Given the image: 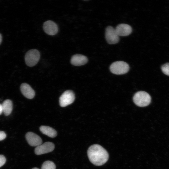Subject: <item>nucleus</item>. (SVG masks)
<instances>
[{
	"label": "nucleus",
	"instance_id": "obj_1",
	"mask_svg": "<svg viewBox=\"0 0 169 169\" xmlns=\"http://www.w3.org/2000/svg\"><path fill=\"white\" fill-rule=\"evenodd\" d=\"M90 161L96 166H101L105 163L109 158L107 151L102 146L98 144L90 146L87 151Z\"/></svg>",
	"mask_w": 169,
	"mask_h": 169
},
{
	"label": "nucleus",
	"instance_id": "obj_2",
	"mask_svg": "<svg viewBox=\"0 0 169 169\" xmlns=\"http://www.w3.org/2000/svg\"><path fill=\"white\" fill-rule=\"evenodd\" d=\"M151 99L150 95L144 91L136 92L133 97L134 103L139 107H145L148 105L151 102Z\"/></svg>",
	"mask_w": 169,
	"mask_h": 169
},
{
	"label": "nucleus",
	"instance_id": "obj_3",
	"mask_svg": "<svg viewBox=\"0 0 169 169\" xmlns=\"http://www.w3.org/2000/svg\"><path fill=\"white\" fill-rule=\"evenodd\" d=\"M110 71L113 74L120 75L127 73L129 69V65L123 61H117L114 62L110 65Z\"/></svg>",
	"mask_w": 169,
	"mask_h": 169
},
{
	"label": "nucleus",
	"instance_id": "obj_4",
	"mask_svg": "<svg viewBox=\"0 0 169 169\" xmlns=\"http://www.w3.org/2000/svg\"><path fill=\"white\" fill-rule=\"evenodd\" d=\"M40 58L39 51L35 49L29 50L25 54V59L26 64L28 66L35 65L39 61Z\"/></svg>",
	"mask_w": 169,
	"mask_h": 169
},
{
	"label": "nucleus",
	"instance_id": "obj_5",
	"mask_svg": "<svg viewBox=\"0 0 169 169\" xmlns=\"http://www.w3.org/2000/svg\"><path fill=\"white\" fill-rule=\"evenodd\" d=\"M105 38L108 43L110 44H116L120 40L119 36L115 29L110 26H108L106 28Z\"/></svg>",
	"mask_w": 169,
	"mask_h": 169
},
{
	"label": "nucleus",
	"instance_id": "obj_6",
	"mask_svg": "<svg viewBox=\"0 0 169 169\" xmlns=\"http://www.w3.org/2000/svg\"><path fill=\"white\" fill-rule=\"evenodd\" d=\"M75 99V95L71 90L64 92L60 96L59 103L60 106L66 107L73 102Z\"/></svg>",
	"mask_w": 169,
	"mask_h": 169
},
{
	"label": "nucleus",
	"instance_id": "obj_7",
	"mask_svg": "<svg viewBox=\"0 0 169 169\" xmlns=\"http://www.w3.org/2000/svg\"><path fill=\"white\" fill-rule=\"evenodd\" d=\"M54 148V145L50 142H47L37 146L35 149V153L37 155H40L52 151Z\"/></svg>",
	"mask_w": 169,
	"mask_h": 169
},
{
	"label": "nucleus",
	"instance_id": "obj_8",
	"mask_svg": "<svg viewBox=\"0 0 169 169\" xmlns=\"http://www.w3.org/2000/svg\"><path fill=\"white\" fill-rule=\"evenodd\" d=\"M25 137L28 144L31 146H37L42 144V140L41 137L33 132H27Z\"/></svg>",
	"mask_w": 169,
	"mask_h": 169
},
{
	"label": "nucleus",
	"instance_id": "obj_9",
	"mask_svg": "<svg viewBox=\"0 0 169 169\" xmlns=\"http://www.w3.org/2000/svg\"><path fill=\"white\" fill-rule=\"evenodd\" d=\"M43 29L47 34L54 35L58 32V28L56 24L51 20H48L45 22L43 26Z\"/></svg>",
	"mask_w": 169,
	"mask_h": 169
},
{
	"label": "nucleus",
	"instance_id": "obj_10",
	"mask_svg": "<svg viewBox=\"0 0 169 169\" xmlns=\"http://www.w3.org/2000/svg\"><path fill=\"white\" fill-rule=\"evenodd\" d=\"M119 36H126L130 35L132 32L131 27L129 25L124 23L118 25L115 28Z\"/></svg>",
	"mask_w": 169,
	"mask_h": 169
},
{
	"label": "nucleus",
	"instance_id": "obj_11",
	"mask_svg": "<svg viewBox=\"0 0 169 169\" xmlns=\"http://www.w3.org/2000/svg\"><path fill=\"white\" fill-rule=\"evenodd\" d=\"M88 61L87 58L85 56L75 54L71 57L70 60L71 64L75 66H80L85 64Z\"/></svg>",
	"mask_w": 169,
	"mask_h": 169
},
{
	"label": "nucleus",
	"instance_id": "obj_12",
	"mask_svg": "<svg viewBox=\"0 0 169 169\" xmlns=\"http://www.w3.org/2000/svg\"><path fill=\"white\" fill-rule=\"evenodd\" d=\"M20 90L23 95L28 99H32L35 96V93L34 90L27 83H22L20 86Z\"/></svg>",
	"mask_w": 169,
	"mask_h": 169
},
{
	"label": "nucleus",
	"instance_id": "obj_13",
	"mask_svg": "<svg viewBox=\"0 0 169 169\" xmlns=\"http://www.w3.org/2000/svg\"><path fill=\"white\" fill-rule=\"evenodd\" d=\"M39 129L42 133L49 137L54 138L57 135L56 131L49 126L42 125L40 127Z\"/></svg>",
	"mask_w": 169,
	"mask_h": 169
},
{
	"label": "nucleus",
	"instance_id": "obj_14",
	"mask_svg": "<svg viewBox=\"0 0 169 169\" xmlns=\"http://www.w3.org/2000/svg\"><path fill=\"white\" fill-rule=\"evenodd\" d=\"M3 112L6 116L9 115L13 110V103L12 101L9 99L5 100L2 104Z\"/></svg>",
	"mask_w": 169,
	"mask_h": 169
},
{
	"label": "nucleus",
	"instance_id": "obj_15",
	"mask_svg": "<svg viewBox=\"0 0 169 169\" xmlns=\"http://www.w3.org/2000/svg\"><path fill=\"white\" fill-rule=\"evenodd\" d=\"M56 166L52 161H47L43 164L41 169H55Z\"/></svg>",
	"mask_w": 169,
	"mask_h": 169
},
{
	"label": "nucleus",
	"instance_id": "obj_16",
	"mask_svg": "<svg viewBox=\"0 0 169 169\" xmlns=\"http://www.w3.org/2000/svg\"><path fill=\"white\" fill-rule=\"evenodd\" d=\"M161 69L163 73L169 76V63H166L161 66Z\"/></svg>",
	"mask_w": 169,
	"mask_h": 169
},
{
	"label": "nucleus",
	"instance_id": "obj_17",
	"mask_svg": "<svg viewBox=\"0 0 169 169\" xmlns=\"http://www.w3.org/2000/svg\"><path fill=\"white\" fill-rule=\"evenodd\" d=\"M6 161V159L5 156L2 155H0V167L3 165Z\"/></svg>",
	"mask_w": 169,
	"mask_h": 169
},
{
	"label": "nucleus",
	"instance_id": "obj_18",
	"mask_svg": "<svg viewBox=\"0 0 169 169\" xmlns=\"http://www.w3.org/2000/svg\"><path fill=\"white\" fill-rule=\"evenodd\" d=\"M6 137V135L4 132L0 131V141L4 140Z\"/></svg>",
	"mask_w": 169,
	"mask_h": 169
},
{
	"label": "nucleus",
	"instance_id": "obj_19",
	"mask_svg": "<svg viewBox=\"0 0 169 169\" xmlns=\"http://www.w3.org/2000/svg\"><path fill=\"white\" fill-rule=\"evenodd\" d=\"M3 112V109L2 104H0V115Z\"/></svg>",
	"mask_w": 169,
	"mask_h": 169
},
{
	"label": "nucleus",
	"instance_id": "obj_20",
	"mask_svg": "<svg viewBox=\"0 0 169 169\" xmlns=\"http://www.w3.org/2000/svg\"><path fill=\"white\" fill-rule=\"evenodd\" d=\"M2 41V36L1 34L0 33V44H1Z\"/></svg>",
	"mask_w": 169,
	"mask_h": 169
},
{
	"label": "nucleus",
	"instance_id": "obj_21",
	"mask_svg": "<svg viewBox=\"0 0 169 169\" xmlns=\"http://www.w3.org/2000/svg\"><path fill=\"white\" fill-rule=\"evenodd\" d=\"M32 169H39L37 167H34V168H33Z\"/></svg>",
	"mask_w": 169,
	"mask_h": 169
}]
</instances>
